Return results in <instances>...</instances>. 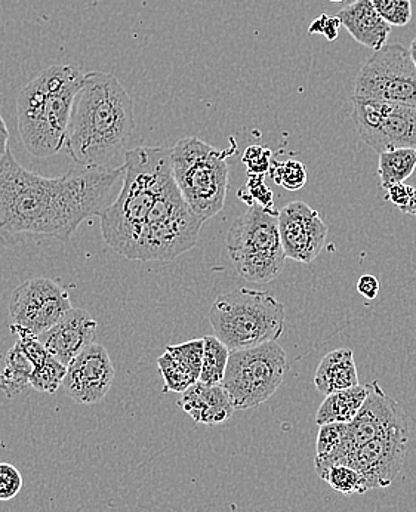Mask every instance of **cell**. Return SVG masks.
<instances>
[{
	"label": "cell",
	"instance_id": "1",
	"mask_svg": "<svg viewBox=\"0 0 416 512\" xmlns=\"http://www.w3.org/2000/svg\"><path fill=\"white\" fill-rule=\"evenodd\" d=\"M120 175L122 166L40 177L8 151L0 157V233L43 234L67 242L83 221L101 214Z\"/></svg>",
	"mask_w": 416,
	"mask_h": 512
},
{
	"label": "cell",
	"instance_id": "2",
	"mask_svg": "<svg viewBox=\"0 0 416 512\" xmlns=\"http://www.w3.org/2000/svg\"><path fill=\"white\" fill-rule=\"evenodd\" d=\"M135 129L134 103L109 73L85 74L73 104L67 153L83 168H104L123 150Z\"/></svg>",
	"mask_w": 416,
	"mask_h": 512
},
{
	"label": "cell",
	"instance_id": "3",
	"mask_svg": "<svg viewBox=\"0 0 416 512\" xmlns=\"http://www.w3.org/2000/svg\"><path fill=\"white\" fill-rule=\"evenodd\" d=\"M123 184L112 205L98 215L104 242L117 255L135 261L147 217L172 177L171 148L138 147L126 151Z\"/></svg>",
	"mask_w": 416,
	"mask_h": 512
},
{
	"label": "cell",
	"instance_id": "4",
	"mask_svg": "<svg viewBox=\"0 0 416 512\" xmlns=\"http://www.w3.org/2000/svg\"><path fill=\"white\" fill-rule=\"evenodd\" d=\"M83 79L85 74L75 66H52L20 92L18 129L32 156L48 159L66 144L73 104Z\"/></svg>",
	"mask_w": 416,
	"mask_h": 512
},
{
	"label": "cell",
	"instance_id": "5",
	"mask_svg": "<svg viewBox=\"0 0 416 512\" xmlns=\"http://www.w3.org/2000/svg\"><path fill=\"white\" fill-rule=\"evenodd\" d=\"M215 336L230 351L277 341L286 328L285 305L273 295L239 288L223 293L209 310Z\"/></svg>",
	"mask_w": 416,
	"mask_h": 512
},
{
	"label": "cell",
	"instance_id": "6",
	"mask_svg": "<svg viewBox=\"0 0 416 512\" xmlns=\"http://www.w3.org/2000/svg\"><path fill=\"white\" fill-rule=\"evenodd\" d=\"M236 151L221 150L199 138L187 137L171 148L172 175L191 211L203 222L223 211L228 190L227 159Z\"/></svg>",
	"mask_w": 416,
	"mask_h": 512
},
{
	"label": "cell",
	"instance_id": "7",
	"mask_svg": "<svg viewBox=\"0 0 416 512\" xmlns=\"http://www.w3.org/2000/svg\"><path fill=\"white\" fill-rule=\"evenodd\" d=\"M227 249L239 276L265 285L285 268L286 255L279 233V212L254 205L237 218L227 233Z\"/></svg>",
	"mask_w": 416,
	"mask_h": 512
},
{
	"label": "cell",
	"instance_id": "8",
	"mask_svg": "<svg viewBox=\"0 0 416 512\" xmlns=\"http://www.w3.org/2000/svg\"><path fill=\"white\" fill-rule=\"evenodd\" d=\"M203 224L187 205L172 175L147 217L135 261H174L196 246Z\"/></svg>",
	"mask_w": 416,
	"mask_h": 512
},
{
	"label": "cell",
	"instance_id": "9",
	"mask_svg": "<svg viewBox=\"0 0 416 512\" xmlns=\"http://www.w3.org/2000/svg\"><path fill=\"white\" fill-rule=\"evenodd\" d=\"M288 372L285 350L279 342L270 341L246 350L231 351L221 385L234 409L248 410L271 399Z\"/></svg>",
	"mask_w": 416,
	"mask_h": 512
},
{
	"label": "cell",
	"instance_id": "10",
	"mask_svg": "<svg viewBox=\"0 0 416 512\" xmlns=\"http://www.w3.org/2000/svg\"><path fill=\"white\" fill-rule=\"evenodd\" d=\"M356 97L416 106V67L405 46L385 45L357 74Z\"/></svg>",
	"mask_w": 416,
	"mask_h": 512
},
{
	"label": "cell",
	"instance_id": "11",
	"mask_svg": "<svg viewBox=\"0 0 416 512\" xmlns=\"http://www.w3.org/2000/svg\"><path fill=\"white\" fill-rule=\"evenodd\" d=\"M351 103V119L366 146L379 154L397 148H416V106L356 95Z\"/></svg>",
	"mask_w": 416,
	"mask_h": 512
},
{
	"label": "cell",
	"instance_id": "12",
	"mask_svg": "<svg viewBox=\"0 0 416 512\" xmlns=\"http://www.w3.org/2000/svg\"><path fill=\"white\" fill-rule=\"evenodd\" d=\"M72 308L69 292L63 286L48 277L30 279L12 293L11 326L40 336L57 325Z\"/></svg>",
	"mask_w": 416,
	"mask_h": 512
},
{
	"label": "cell",
	"instance_id": "13",
	"mask_svg": "<svg viewBox=\"0 0 416 512\" xmlns=\"http://www.w3.org/2000/svg\"><path fill=\"white\" fill-rule=\"evenodd\" d=\"M408 444L409 424L397 425L351 453L345 465L356 468L368 481L369 489H384L402 471Z\"/></svg>",
	"mask_w": 416,
	"mask_h": 512
},
{
	"label": "cell",
	"instance_id": "14",
	"mask_svg": "<svg viewBox=\"0 0 416 512\" xmlns=\"http://www.w3.org/2000/svg\"><path fill=\"white\" fill-rule=\"evenodd\" d=\"M279 233L286 258L310 264L325 248L328 225L307 203L292 202L279 212Z\"/></svg>",
	"mask_w": 416,
	"mask_h": 512
},
{
	"label": "cell",
	"instance_id": "15",
	"mask_svg": "<svg viewBox=\"0 0 416 512\" xmlns=\"http://www.w3.org/2000/svg\"><path fill=\"white\" fill-rule=\"evenodd\" d=\"M114 375L109 351L94 342L67 366L63 388L76 403H100L112 390Z\"/></svg>",
	"mask_w": 416,
	"mask_h": 512
},
{
	"label": "cell",
	"instance_id": "16",
	"mask_svg": "<svg viewBox=\"0 0 416 512\" xmlns=\"http://www.w3.org/2000/svg\"><path fill=\"white\" fill-rule=\"evenodd\" d=\"M402 424H409V421L400 404L382 391L378 381L369 384L368 399L356 418L347 424V430H345L347 458L342 465L347 464L351 453L356 452L369 441L377 439L385 431Z\"/></svg>",
	"mask_w": 416,
	"mask_h": 512
},
{
	"label": "cell",
	"instance_id": "17",
	"mask_svg": "<svg viewBox=\"0 0 416 512\" xmlns=\"http://www.w3.org/2000/svg\"><path fill=\"white\" fill-rule=\"evenodd\" d=\"M97 322L82 308H72L66 316L39 336L40 342L55 359L69 366L83 350L94 344Z\"/></svg>",
	"mask_w": 416,
	"mask_h": 512
},
{
	"label": "cell",
	"instance_id": "18",
	"mask_svg": "<svg viewBox=\"0 0 416 512\" xmlns=\"http://www.w3.org/2000/svg\"><path fill=\"white\" fill-rule=\"evenodd\" d=\"M205 339H191L183 344L169 345L157 359L160 375L165 381L163 393H181L199 382L202 372Z\"/></svg>",
	"mask_w": 416,
	"mask_h": 512
},
{
	"label": "cell",
	"instance_id": "19",
	"mask_svg": "<svg viewBox=\"0 0 416 512\" xmlns=\"http://www.w3.org/2000/svg\"><path fill=\"white\" fill-rule=\"evenodd\" d=\"M178 406L196 424L203 425L226 424L236 410L223 385H206L200 381L184 391Z\"/></svg>",
	"mask_w": 416,
	"mask_h": 512
},
{
	"label": "cell",
	"instance_id": "20",
	"mask_svg": "<svg viewBox=\"0 0 416 512\" xmlns=\"http://www.w3.org/2000/svg\"><path fill=\"white\" fill-rule=\"evenodd\" d=\"M337 17L360 45L375 52L387 45L391 26L378 14L372 0H354L351 5L341 9Z\"/></svg>",
	"mask_w": 416,
	"mask_h": 512
},
{
	"label": "cell",
	"instance_id": "21",
	"mask_svg": "<svg viewBox=\"0 0 416 512\" xmlns=\"http://www.w3.org/2000/svg\"><path fill=\"white\" fill-rule=\"evenodd\" d=\"M314 385L323 396L359 385L356 362L350 348H338L323 357L314 375Z\"/></svg>",
	"mask_w": 416,
	"mask_h": 512
},
{
	"label": "cell",
	"instance_id": "22",
	"mask_svg": "<svg viewBox=\"0 0 416 512\" xmlns=\"http://www.w3.org/2000/svg\"><path fill=\"white\" fill-rule=\"evenodd\" d=\"M368 396L369 384L329 394L317 410V424H348L356 418Z\"/></svg>",
	"mask_w": 416,
	"mask_h": 512
},
{
	"label": "cell",
	"instance_id": "23",
	"mask_svg": "<svg viewBox=\"0 0 416 512\" xmlns=\"http://www.w3.org/2000/svg\"><path fill=\"white\" fill-rule=\"evenodd\" d=\"M33 369L35 367L32 362L27 359L20 344L15 342L14 347L6 354L5 367L0 370V391L8 399L20 396L24 391L32 388L30 378H32Z\"/></svg>",
	"mask_w": 416,
	"mask_h": 512
},
{
	"label": "cell",
	"instance_id": "24",
	"mask_svg": "<svg viewBox=\"0 0 416 512\" xmlns=\"http://www.w3.org/2000/svg\"><path fill=\"white\" fill-rule=\"evenodd\" d=\"M345 430H347V424L320 425L316 458H314V468L319 476L332 465L344 464L347 458Z\"/></svg>",
	"mask_w": 416,
	"mask_h": 512
},
{
	"label": "cell",
	"instance_id": "25",
	"mask_svg": "<svg viewBox=\"0 0 416 512\" xmlns=\"http://www.w3.org/2000/svg\"><path fill=\"white\" fill-rule=\"evenodd\" d=\"M416 168V148H397L379 154L378 174L381 187L405 183Z\"/></svg>",
	"mask_w": 416,
	"mask_h": 512
},
{
	"label": "cell",
	"instance_id": "26",
	"mask_svg": "<svg viewBox=\"0 0 416 512\" xmlns=\"http://www.w3.org/2000/svg\"><path fill=\"white\" fill-rule=\"evenodd\" d=\"M203 339H205V351H203L199 381L206 385H221L226 376L230 348L215 335L205 336Z\"/></svg>",
	"mask_w": 416,
	"mask_h": 512
},
{
	"label": "cell",
	"instance_id": "27",
	"mask_svg": "<svg viewBox=\"0 0 416 512\" xmlns=\"http://www.w3.org/2000/svg\"><path fill=\"white\" fill-rule=\"evenodd\" d=\"M329 484L335 492L344 496L365 495L369 492L368 481L350 465H332L319 476Z\"/></svg>",
	"mask_w": 416,
	"mask_h": 512
},
{
	"label": "cell",
	"instance_id": "28",
	"mask_svg": "<svg viewBox=\"0 0 416 512\" xmlns=\"http://www.w3.org/2000/svg\"><path fill=\"white\" fill-rule=\"evenodd\" d=\"M66 373L67 366H64L54 356H49L42 365L33 369L30 385L33 390L40 391V393L52 394L63 385Z\"/></svg>",
	"mask_w": 416,
	"mask_h": 512
},
{
	"label": "cell",
	"instance_id": "29",
	"mask_svg": "<svg viewBox=\"0 0 416 512\" xmlns=\"http://www.w3.org/2000/svg\"><path fill=\"white\" fill-rule=\"evenodd\" d=\"M270 175L274 183L289 191H298L307 183V169L298 160H285L271 166Z\"/></svg>",
	"mask_w": 416,
	"mask_h": 512
},
{
	"label": "cell",
	"instance_id": "30",
	"mask_svg": "<svg viewBox=\"0 0 416 512\" xmlns=\"http://www.w3.org/2000/svg\"><path fill=\"white\" fill-rule=\"evenodd\" d=\"M378 14L391 27H405L412 20V0H372Z\"/></svg>",
	"mask_w": 416,
	"mask_h": 512
},
{
	"label": "cell",
	"instance_id": "31",
	"mask_svg": "<svg viewBox=\"0 0 416 512\" xmlns=\"http://www.w3.org/2000/svg\"><path fill=\"white\" fill-rule=\"evenodd\" d=\"M23 486L20 471L14 465L0 462V501H11L21 492Z\"/></svg>",
	"mask_w": 416,
	"mask_h": 512
},
{
	"label": "cell",
	"instance_id": "32",
	"mask_svg": "<svg viewBox=\"0 0 416 512\" xmlns=\"http://www.w3.org/2000/svg\"><path fill=\"white\" fill-rule=\"evenodd\" d=\"M270 159L271 151L263 146L248 147L243 154V163L251 177H264L270 171Z\"/></svg>",
	"mask_w": 416,
	"mask_h": 512
},
{
	"label": "cell",
	"instance_id": "33",
	"mask_svg": "<svg viewBox=\"0 0 416 512\" xmlns=\"http://www.w3.org/2000/svg\"><path fill=\"white\" fill-rule=\"evenodd\" d=\"M249 194L246 196L245 193L239 191V196L251 197V205L257 203V205L263 206V208L268 209V211H274L273 209V193L265 187L263 183V177H251L248 183ZM246 197H242V199H246Z\"/></svg>",
	"mask_w": 416,
	"mask_h": 512
},
{
	"label": "cell",
	"instance_id": "34",
	"mask_svg": "<svg viewBox=\"0 0 416 512\" xmlns=\"http://www.w3.org/2000/svg\"><path fill=\"white\" fill-rule=\"evenodd\" d=\"M341 26L342 23L340 18L329 17V15L322 14L310 24V27H308V33H310V35L325 36L329 42H334L338 37V33H340Z\"/></svg>",
	"mask_w": 416,
	"mask_h": 512
},
{
	"label": "cell",
	"instance_id": "35",
	"mask_svg": "<svg viewBox=\"0 0 416 512\" xmlns=\"http://www.w3.org/2000/svg\"><path fill=\"white\" fill-rule=\"evenodd\" d=\"M412 193H414V188L411 185L405 183L394 184L387 188V200H390L394 206L402 211L411 200Z\"/></svg>",
	"mask_w": 416,
	"mask_h": 512
},
{
	"label": "cell",
	"instance_id": "36",
	"mask_svg": "<svg viewBox=\"0 0 416 512\" xmlns=\"http://www.w3.org/2000/svg\"><path fill=\"white\" fill-rule=\"evenodd\" d=\"M357 292H359L363 298L369 299V301H374L379 293V282L377 277L372 276V274H365V276L360 277V279L357 280Z\"/></svg>",
	"mask_w": 416,
	"mask_h": 512
},
{
	"label": "cell",
	"instance_id": "37",
	"mask_svg": "<svg viewBox=\"0 0 416 512\" xmlns=\"http://www.w3.org/2000/svg\"><path fill=\"white\" fill-rule=\"evenodd\" d=\"M8 141H9V131L8 126H6L5 120L0 116V157L5 156L8 153Z\"/></svg>",
	"mask_w": 416,
	"mask_h": 512
},
{
	"label": "cell",
	"instance_id": "38",
	"mask_svg": "<svg viewBox=\"0 0 416 512\" xmlns=\"http://www.w3.org/2000/svg\"><path fill=\"white\" fill-rule=\"evenodd\" d=\"M403 214L412 215V217H416V188H414V193H412L411 200H409L408 205L402 209Z\"/></svg>",
	"mask_w": 416,
	"mask_h": 512
},
{
	"label": "cell",
	"instance_id": "39",
	"mask_svg": "<svg viewBox=\"0 0 416 512\" xmlns=\"http://www.w3.org/2000/svg\"><path fill=\"white\" fill-rule=\"evenodd\" d=\"M409 51H411V57L412 60H414V64L416 67V39L412 40L411 49H409Z\"/></svg>",
	"mask_w": 416,
	"mask_h": 512
},
{
	"label": "cell",
	"instance_id": "40",
	"mask_svg": "<svg viewBox=\"0 0 416 512\" xmlns=\"http://www.w3.org/2000/svg\"><path fill=\"white\" fill-rule=\"evenodd\" d=\"M329 2L340 3L342 0H329Z\"/></svg>",
	"mask_w": 416,
	"mask_h": 512
}]
</instances>
